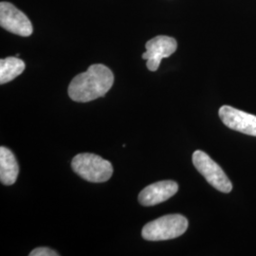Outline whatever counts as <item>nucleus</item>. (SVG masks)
Returning <instances> with one entry per match:
<instances>
[{
    "instance_id": "f257e3e1",
    "label": "nucleus",
    "mask_w": 256,
    "mask_h": 256,
    "mask_svg": "<svg viewBox=\"0 0 256 256\" xmlns=\"http://www.w3.org/2000/svg\"><path fill=\"white\" fill-rule=\"evenodd\" d=\"M114 82V75L106 66H90L86 72L74 77L68 86V96L74 102H88L104 97Z\"/></svg>"
},
{
    "instance_id": "f03ea898",
    "label": "nucleus",
    "mask_w": 256,
    "mask_h": 256,
    "mask_svg": "<svg viewBox=\"0 0 256 256\" xmlns=\"http://www.w3.org/2000/svg\"><path fill=\"white\" fill-rule=\"evenodd\" d=\"M72 167L76 174L90 182H106L113 174V167L110 162L90 153L75 156Z\"/></svg>"
},
{
    "instance_id": "7ed1b4c3",
    "label": "nucleus",
    "mask_w": 256,
    "mask_h": 256,
    "mask_svg": "<svg viewBox=\"0 0 256 256\" xmlns=\"http://www.w3.org/2000/svg\"><path fill=\"white\" fill-rule=\"evenodd\" d=\"M188 229V220L182 214H167L144 227L142 236L148 241H162L182 236Z\"/></svg>"
},
{
    "instance_id": "20e7f679",
    "label": "nucleus",
    "mask_w": 256,
    "mask_h": 256,
    "mask_svg": "<svg viewBox=\"0 0 256 256\" xmlns=\"http://www.w3.org/2000/svg\"><path fill=\"white\" fill-rule=\"evenodd\" d=\"M192 164L209 184L216 190L222 192H230L232 190V184L222 168L205 152L200 150L194 152Z\"/></svg>"
},
{
    "instance_id": "39448f33",
    "label": "nucleus",
    "mask_w": 256,
    "mask_h": 256,
    "mask_svg": "<svg viewBox=\"0 0 256 256\" xmlns=\"http://www.w3.org/2000/svg\"><path fill=\"white\" fill-rule=\"evenodd\" d=\"M0 25L3 28L19 36H30L34 28L27 16L10 2L0 3Z\"/></svg>"
},
{
    "instance_id": "423d86ee",
    "label": "nucleus",
    "mask_w": 256,
    "mask_h": 256,
    "mask_svg": "<svg viewBox=\"0 0 256 256\" xmlns=\"http://www.w3.org/2000/svg\"><path fill=\"white\" fill-rule=\"evenodd\" d=\"M146 52L142 54V59L146 60L147 68L150 72L158 70L164 58L174 54L178 43L173 37L158 36L149 40L146 44Z\"/></svg>"
},
{
    "instance_id": "0eeeda50",
    "label": "nucleus",
    "mask_w": 256,
    "mask_h": 256,
    "mask_svg": "<svg viewBox=\"0 0 256 256\" xmlns=\"http://www.w3.org/2000/svg\"><path fill=\"white\" fill-rule=\"evenodd\" d=\"M220 119L228 128L238 132L256 137V116L234 108L229 106L220 108Z\"/></svg>"
},
{
    "instance_id": "6e6552de",
    "label": "nucleus",
    "mask_w": 256,
    "mask_h": 256,
    "mask_svg": "<svg viewBox=\"0 0 256 256\" xmlns=\"http://www.w3.org/2000/svg\"><path fill=\"white\" fill-rule=\"evenodd\" d=\"M178 191V184L173 180H162L146 187L138 194V202L142 206H155L166 202Z\"/></svg>"
},
{
    "instance_id": "1a4fd4ad",
    "label": "nucleus",
    "mask_w": 256,
    "mask_h": 256,
    "mask_svg": "<svg viewBox=\"0 0 256 256\" xmlns=\"http://www.w3.org/2000/svg\"><path fill=\"white\" fill-rule=\"evenodd\" d=\"M19 166L14 153L7 147H0V180L4 185H12L18 176Z\"/></svg>"
},
{
    "instance_id": "9d476101",
    "label": "nucleus",
    "mask_w": 256,
    "mask_h": 256,
    "mask_svg": "<svg viewBox=\"0 0 256 256\" xmlns=\"http://www.w3.org/2000/svg\"><path fill=\"white\" fill-rule=\"evenodd\" d=\"M26 64L18 57H7L0 60V84L12 81L24 72Z\"/></svg>"
},
{
    "instance_id": "9b49d317",
    "label": "nucleus",
    "mask_w": 256,
    "mask_h": 256,
    "mask_svg": "<svg viewBox=\"0 0 256 256\" xmlns=\"http://www.w3.org/2000/svg\"><path fill=\"white\" fill-rule=\"evenodd\" d=\"M59 254L52 248H48L41 247L34 248L30 256H58Z\"/></svg>"
}]
</instances>
